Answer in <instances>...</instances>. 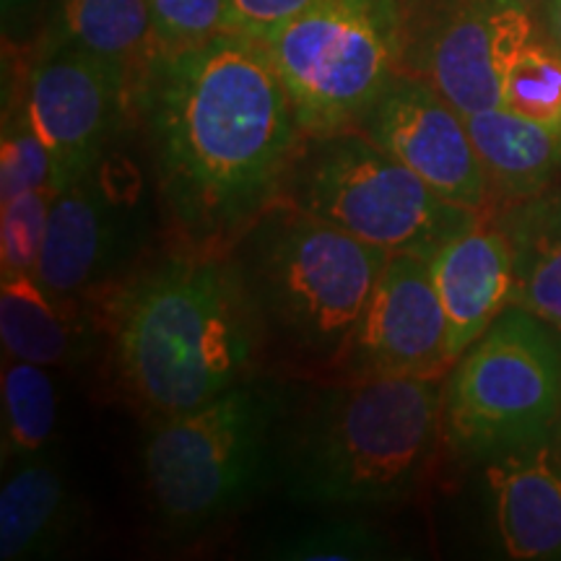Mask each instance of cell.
I'll list each match as a JSON object with an SVG mask.
<instances>
[{
    "label": "cell",
    "instance_id": "obj_7",
    "mask_svg": "<svg viewBox=\"0 0 561 561\" xmlns=\"http://www.w3.org/2000/svg\"><path fill=\"white\" fill-rule=\"evenodd\" d=\"M561 424V335L510 305L445 377L442 442L486 462L551 439Z\"/></svg>",
    "mask_w": 561,
    "mask_h": 561
},
{
    "label": "cell",
    "instance_id": "obj_20",
    "mask_svg": "<svg viewBox=\"0 0 561 561\" xmlns=\"http://www.w3.org/2000/svg\"><path fill=\"white\" fill-rule=\"evenodd\" d=\"M42 42L79 47L123 68L136 91L161 55L149 0H58Z\"/></svg>",
    "mask_w": 561,
    "mask_h": 561
},
{
    "label": "cell",
    "instance_id": "obj_23",
    "mask_svg": "<svg viewBox=\"0 0 561 561\" xmlns=\"http://www.w3.org/2000/svg\"><path fill=\"white\" fill-rule=\"evenodd\" d=\"M515 115L561 125V50L538 32L502 70V104Z\"/></svg>",
    "mask_w": 561,
    "mask_h": 561
},
{
    "label": "cell",
    "instance_id": "obj_24",
    "mask_svg": "<svg viewBox=\"0 0 561 561\" xmlns=\"http://www.w3.org/2000/svg\"><path fill=\"white\" fill-rule=\"evenodd\" d=\"M42 187H55L53 157L45 140L26 121L19 102L11 100V110L5 107L3 115V138H0V203Z\"/></svg>",
    "mask_w": 561,
    "mask_h": 561
},
{
    "label": "cell",
    "instance_id": "obj_12",
    "mask_svg": "<svg viewBox=\"0 0 561 561\" xmlns=\"http://www.w3.org/2000/svg\"><path fill=\"white\" fill-rule=\"evenodd\" d=\"M442 198L489 214L491 193L466 115L430 81L398 73L356 125Z\"/></svg>",
    "mask_w": 561,
    "mask_h": 561
},
{
    "label": "cell",
    "instance_id": "obj_4",
    "mask_svg": "<svg viewBox=\"0 0 561 561\" xmlns=\"http://www.w3.org/2000/svg\"><path fill=\"white\" fill-rule=\"evenodd\" d=\"M265 367L331 380L390 252L278 201L231 244Z\"/></svg>",
    "mask_w": 561,
    "mask_h": 561
},
{
    "label": "cell",
    "instance_id": "obj_14",
    "mask_svg": "<svg viewBox=\"0 0 561 561\" xmlns=\"http://www.w3.org/2000/svg\"><path fill=\"white\" fill-rule=\"evenodd\" d=\"M426 263L447 318L455 364L512 305L515 268L507 234L486 214L450 237Z\"/></svg>",
    "mask_w": 561,
    "mask_h": 561
},
{
    "label": "cell",
    "instance_id": "obj_22",
    "mask_svg": "<svg viewBox=\"0 0 561 561\" xmlns=\"http://www.w3.org/2000/svg\"><path fill=\"white\" fill-rule=\"evenodd\" d=\"M265 557L284 561H382L401 559L403 551L388 530L367 517H333L268 546Z\"/></svg>",
    "mask_w": 561,
    "mask_h": 561
},
{
    "label": "cell",
    "instance_id": "obj_15",
    "mask_svg": "<svg viewBox=\"0 0 561 561\" xmlns=\"http://www.w3.org/2000/svg\"><path fill=\"white\" fill-rule=\"evenodd\" d=\"M481 466L502 551L517 561H561L559 432Z\"/></svg>",
    "mask_w": 561,
    "mask_h": 561
},
{
    "label": "cell",
    "instance_id": "obj_1",
    "mask_svg": "<svg viewBox=\"0 0 561 561\" xmlns=\"http://www.w3.org/2000/svg\"><path fill=\"white\" fill-rule=\"evenodd\" d=\"M170 240L229 250L284 198L301 133L261 42L227 32L167 53L136 91Z\"/></svg>",
    "mask_w": 561,
    "mask_h": 561
},
{
    "label": "cell",
    "instance_id": "obj_29",
    "mask_svg": "<svg viewBox=\"0 0 561 561\" xmlns=\"http://www.w3.org/2000/svg\"><path fill=\"white\" fill-rule=\"evenodd\" d=\"M559 437H561V424H559Z\"/></svg>",
    "mask_w": 561,
    "mask_h": 561
},
{
    "label": "cell",
    "instance_id": "obj_2",
    "mask_svg": "<svg viewBox=\"0 0 561 561\" xmlns=\"http://www.w3.org/2000/svg\"><path fill=\"white\" fill-rule=\"evenodd\" d=\"M112 382L144 419L263 375V335L231 250L170 240L91 301Z\"/></svg>",
    "mask_w": 561,
    "mask_h": 561
},
{
    "label": "cell",
    "instance_id": "obj_6",
    "mask_svg": "<svg viewBox=\"0 0 561 561\" xmlns=\"http://www.w3.org/2000/svg\"><path fill=\"white\" fill-rule=\"evenodd\" d=\"M280 201L390 255L424 261L486 216L442 198L359 128L301 136Z\"/></svg>",
    "mask_w": 561,
    "mask_h": 561
},
{
    "label": "cell",
    "instance_id": "obj_25",
    "mask_svg": "<svg viewBox=\"0 0 561 561\" xmlns=\"http://www.w3.org/2000/svg\"><path fill=\"white\" fill-rule=\"evenodd\" d=\"M53 198L55 187H42L0 203V271L34 276L45 248Z\"/></svg>",
    "mask_w": 561,
    "mask_h": 561
},
{
    "label": "cell",
    "instance_id": "obj_5",
    "mask_svg": "<svg viewBox=\"0 0 561 561\" xmlns=\"http://www.w3.org/2000/svg\"><path fill=\"white\" fill-rule=\"evenodd\" d=\"M289 405L280 377L257 375L198 409L146 419L140 476L167 536H201L255 500L276 476Z\"/></svg>",
    "mask_w": 561,
    "mask_h": 561
},
{
    "label": "cell",
    "instance_id": "obj_18",
    "mask_svg": "<svg viewBox=\"0 0 561 561\" xmlns=\"http://www.w3.org/2000/svg\"><path fill=\"white\" fill-rule=\"evenodd\" d=\"M0 341L3 356L70 367L100 341L89 307L53 299L32 273H3L0 280Z\"/></svg>",
    "mask_w": 561,
    "mask_h": 561
},
{
    "label": "cell",
    "instance_id": "obj_26",
    "mask_svg": "<svg viewBox=\"0 0 561 561\" xmlns=\"http://www.w3.org/2000/svg\"><path fill=\"white\" fill-rule=\"evenodd\" d=\"M149 11L161 55L206 45L231 24V0H149Z\"/></svg>",
    "mask_w": 561,
    "mask_h": 561
},
{
    "label": "cell",
    "instance_id": "obj_27",
    "mask_svg": "<svg viewBox=\"0 0 561 561\" xmlns=\"http://www.w3.org/2000/svg\"><path fill=\"white\" fill-rule=\"evenodd\" d=\"M312 3H318V0H231L229 32L263 45L280 26L305 13Z\"/></svg>",
    "mask_w": 561,
    "mask_h": 561
},
{
    "label": "cell",
    "instance_id": "obj_11",
    "mask_svg": "<svg viewBox=\"0 0 561 561\" xmlns=\"http://www.w3.org/2000/svg\"><path fill=\"white\" fill-rule=\"evenodd\" d=\"M13 102L45 140L60 193L115 151L136 115V87L123 68L96 55L42 42Z\"/></svg>",
    "mask_w": 561,
    "mask_h": 561
},
{
    "label": "cell",
    "instance_id": "obj_19",
    "mask_svg": "<svg viewBox=\"0 0 561 561\" xmlns=\"http://www.w3.org/2000/svg\"><path fill=\"white\" fill-rule=\"evenodd\" d=\"M489 216L512 250V305L525 307L561 335V187L551 185Z\"/></svg>",
    "mask_w": 561,
    "mask_h": 561
},
{
    "label": "cell",
    "instance_id": "obj_10",
    "mask_svg": "<svg viewBox=\"0 0 561 561\" xmlns=\"http://www.w3.org/2000/svg\"><path fill=\"white\" fill-rule=\"evenodd\" d=\"M401 73L419 76L462 115L500 107L502 70L541 32L536 0H398Z\"/></svg>",
    "mask_w": 561,
    "mask_h": 561
},
{
    "label": "cell",
    "instance_id": "obj_17",
    "mask_svg": "<svg viewBox=\"0 0 561 561\" xmlns=\"http://www.w3.org/2000/svg\"><path fill=\"white\" fill-rule=\"evenodd\" d=\"M466 125L486 172L491 210L546 191L561 174V125L504 107L466 115Z\"/></svg>",
    "mask_w": 561,
    "mask_h": 561
},
{
    "label": "cell",
    "instance_id": "obj_28",
    "mask_svg": "<svg viewBox=\"0 0 561 561\" xmlns=\"http://www.w3.org/2000/svg\"><path fill=\"white\" fill-rule=\"evenodd\" d=\"M536 16L541 32L561 50V0H536Z\"/></svg>",
    "mask_w": 561,
    "mask_h": 561
},
{
    "label": "cell",
    "instance_id": "obj_21",
    "mask_svg": "<svg viewBox=\"0 0 561 561\" xmlns=\"http://www.w3.org/2000/svg\"><path fill=\"white\" fill-rule=\"evenodd\" d=\"M3 466L37 458L58 430V388L47 367L3 356Z\"/></svg>",
    "mask_w": 561,
    "mask_h": 561
},
{
    "label": "cell",
    "instance_id": "obj_3",
    "mask_svg": "<svg viewBox=\"0 0 561 561\" xmlns=\"http://www.w3.org/2000/svg\"><path fill=\"white\" fill-rule=\"evenodd\" d=\"M445 377H333L289 398L276 458L284 494L331 512L409 500L442 442Z\"/></svg>",
    "mask_w": 561,
    "mask_h": 561
},
{
    "label": "cell",
    "instance_id": "obj_9",
    "mask_svg": "<svg viewBox=\"0 0 561 561\" xmlns=\"http://www.w3.org/2000/svg\"><path fill=\"white\" fill-rule=\"evenodd\" d=\"M149 231L144 178L112 151L55 193L34 278L53 299L91 307L151 250Z\"/></svg>",
    "mask_w": 561,
    "mask_h": 561
},
{
    "label": "cell",
    "instance_id": "obj_8",
    "mask_svg": "<svg viewBox=\"0 0 561 561\" xmlns=\"http://www.w3.org/2000/svg\"><path fill=\"white\" fill-rule=\"evenodd\" d=\"M263 47L305 136L356 128L401 73L398 0H318Z\"/></svg>",
    "mask_w": 561,
    "mask_h": 561
},
{
    "label": "cell",
    "instance_id": "obj_13",
    "mask_svg": "<svg viewBox=\"0 0 561 561\" xmlns=\"http://www.w3.org/2000/svg\"><path fill=\"white\" fill-rule=\"evenodd\" d=\"M450 367L447 318L430 263L390 255L335 377H434Z\"/></svg>",
    "mask_w": 561,
    "mask_h": 561
},
{
    "label": "cell",
    "instance_id": "obj_16",
    "mask_svg": "<svg viewBox=\"0 0 561 561\" xmlns=\"http://www.w3.org/2000/svg\"><path fill=\"white\" fill-rule=\"evenodd\" d=\"M81 528V507L66 476L45 453L19 460L0 489V559L58 557Z\"/></svg>",
    "mask_w": 561,
    "mask_h": 561
}]
</instances>
